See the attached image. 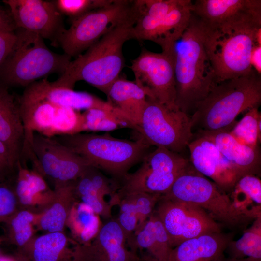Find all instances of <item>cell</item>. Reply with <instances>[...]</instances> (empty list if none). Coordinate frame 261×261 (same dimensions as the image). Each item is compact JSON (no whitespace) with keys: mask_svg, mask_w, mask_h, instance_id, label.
<instances>
[{"mask_svg":"<svg viewBox=\"0 0 261 261\" xmlns=\"http://www.w3.org/2000/svg\"><path fill=\"white\" fill-rule=\"evenodd\" d=\"M0 261H11L9 259H5V258H0Z\"/></svg>","mask_w":261,"mask_h":261,"instance_id":"cell-45","label":"cell"},{"mask_svg":"<svg viewBox=\"0 0 261 261\" xmlns=\"http://www.w3.org/2000/svg\"><path fill=\"white\" fill-rule=\"evenodd\" d=\"M235 209L251 220L261 217V181L255 175L240 178L230 191Z\"/></svg>","mask_w":261,"mask_h":261,"instance_id":"cell-26","label":"cell"},{"mask_svg":"<svg viewBox=\"0 0 261 261\" xmlns=\"http://www.w3.org/2000/svg\"><path fill=\"white\" fill-rule=\"evenodd\" d=\"M30 147L34 169L51 179L55 186L76 181L90 166L53 137L33 133Z\"/></svg>","mask_w":261,"mask_h":261,"instance_id":"cell-13","label":"cell"},{"mask_svg":"<svg viewBox=\"0 0 261 261\" xmlns=\"http://www.w3.org/2000/svg\"><path fill=\"white\" fill-rule=\"evenodd\" d=\"M67 223L80 245L89 243L97 235L102 225L99 216L81 202L74 203Z\"/></svg>","mask_w":261,"mask_h":261,"instance_id":"cell-28","label":"cell"},{"mask_svg":"<svg viewBox=\"0 0 261 261\" xmlns=\"http://www.w3.org/2000/svg\"><path fill=\"white\" fill-rule=\"evenodd\" d=\"M83 131H109L122 128L135 130V126L120 112L90 109L82 113Z\"/></svg>","mask_w":261,"mask_h":261,"instance_id":"cell-31","label":"cell"},{"mask_svg":"<svg viewBox=\"0 0 261 261\" xmlns=\"http://www.w3.org/2000/svg\"><path fill=\"white\" fill-rule=\"evenodd\" d=\"M113 0H52L62 15L76 19L85 14L108 5Z\"/></svg>","mask_w":261,"mask_h":261,"instance_id":"cell-34","label":"cell"},{"mask_svg":"<svg viewBox=\"0 0 261 261\" xmlns=\"http://www.w3.org/2000/svg\"><path fill=\"white\" fill-rule=\"evenodd\" d=\"M200 22L216 84L252 71L250 55L257 44L256 34L261 23L242 21L207 26Z\"/></svg>","mask_w":261,"mask_h":261,"instance_id":"cell-4","label":"cell"},{"mask_svg":"<svg viewBox=\"0 0 261 261\" xmlns=\"http://www.w3.org/2000/svg\"><path fill=\"white\" fill-rule=\"evenodd\" d=\"M229 261H259L255 260H254L249 258H246L236 259V260Z\"/></svg>","mask_w":261,"mask_h":261,"instance_id":"cell-44","label":"cell"},{"mask_svg":"<svg viewBox=\"0 0 261 261\" xmlns=\"http://www.w3.org/2000/svg\"><path fill=\"white\" fill-rule=\"evenodd\" d=\"M192 14L204 25L236 22L261 23V0H196Z\"/></svg>","mask_w":261,"mask_h":261,"instance_id":"cell-17","label":"cell"},{"mask_svg":"<svg viewBox=\"0 0 261 261\" xmlns=\"http://www.w3.org/2000/svg\"><path fill=\"white\" fill-rule=\"evenodd\" d=\"M261 119L258 107L250 109L229 132L239 143L257 147L259 142L258 124Z\"/></svg>","mask_w":261,"mask_h":261,"instance_id":"cell-33","label":"cell"},{"mask_svg":"<svg viewBox=\"0 0 261 261\" xmlns=\"http://www.w3.org/2000/svg\"><path fill=\"white\" fill-rule=\"evenodd\" d=\"M261 103V76L249 74L215 85L190 115L192 126L201 131L230 132L241 113Z\"/></svg>","mask_w":261,"mask_h":261,"instance_id":"cell-3","label":"cell"},{"mask_svg":"<svg viewBox=\"0 0 261 261\" xmlns=\"http://www.w3.org/2000/svg\"><path fill=\"white\" fill-rule=\"evenodd\" d=\"M142 162L138 170L123 180L117 191L119 201L134 193L164 195L180 175L193 167L190 161L180 154L161 147L147 153Z\"/></svg>","mask_w":261,"mask_h":261,"instance_id":"cell-10","label":"cell"},{"mask_svg":"<svg viewBox=\"0 0 261 261\" xmlns=\"http://www.w3.org/2000/svg\"><path fill=\"white\" fill-rule=\"evenodd\" d=\"M13 49L0 66V84L25 88L52 74L62 75L71 58L49 49L39 35L17 28Z\"/></svg>","mask_w":261,"mask_h":261,"instance_id":"cell-5","label":"cell"},{"mask_svg":"<svg viewBox=\"0 0 261 261\" xmlns=\"http://www.w3.org/2000/svg\"><path fill=\"white\" fill-rule=\"evenodd\" d=\"M12 172L0 159V178H8L14 175Z\"/></svg>","mask_w":261,"mask_h":261,"instance_id":"cell-43","label":"cell"},{"mask_svg":"<svg viewBox=\"0 0 261 261\" xmlns=\"http://www.w3.org/2000/svg\"><path fill=\"white\" fill-rule=\"evenodd\" d=\"M162 195L199 207L222 225L234 227L251 220L235 209L229 194L193 167L180 175Z\"/></svg>","mask_w":261,"mask_h":261,"instance_id":"cell-7","label":"cell"},{"mask_svg":"<svg viewBox=\"0 0 261 261\" xmlns=\"http://www.w3.org/2000/svg\"><path fill=\"white\" fill-rule=\"evenodd\" d=\"M15 191L18 201L25 206L32 205L38 196L51 192L39 172L29 170L20 162L16 171Z\"/></svg>","mask_w":261,"mask_h":261,"instance_id":"cell-29","label":"cell"},{"mask_svg":"<svg viewBox=\"0 0 261 261\" xmlns=\"http://www.w3.org/2000/svg\"><path fill=\"white\" fill-rule=\"evenodd\" d=\"M225 253L229 261L249 258L261 261V217L255 219L239 239L231 240Z\"/></svg>","mask_w":261,"mask_h":261,"instance_id":"cell-30","label":"cell"},{"mask_svg":"<svg viewBox=\"0 0 261 261\" xmlns=\"http://www.w3.org/2000/svg\"><path fill=\"white\" fill-rule=\"evenodd\" d=\"M140 261H143V260Z\"/></svg>","mask_w":261,"mask_h":261,"instance_id":"cell-46","label":"cell"},{"mask_svg":"<svg viewBox=\"0 0 261 261\" xmlns=\"http://www.w3.org/2000/svg\"><path fill=\"white\" fill-rule=\"evenodd\" d=\"M132 252L145 250L144 261H168L173 249L168 234L154 210L149 218L134 232L129 245Z\"/></svg>","mask_w":261,"mask_h":261,"instance_id":"cell-23","label":"cell"},{"mask_svg":"<svg viewBox=\"0 0 261 261\" xmlns=\"http://www.w3.org/2000/svg\"><path fill=\"white\" fill-rule=\"evenodd\" d=\"M34 218L32 213L22 210L10 219L14 240L19 246L25 245L31 238L33 232L32 223Z\"/></svg>","mask_w":261,"mask_h":261,"instance_id":"cell-38","label":"cell"},{"mask_svg":"<svg viewBox=\"0 0 261 261\" xmlns=\"http://www.w3.org/2000/svg\"><path fill=\"white\" fill-rule=\"evenodd\" d=\"M198 136L212 142L232 166L238 180L246 175H257L260 172L261 155L255 148L239 143L229 132L198 131Z\"/></svg>","mask_w":261,"mask_h":261,"instance_id":"cell-20","label":"cell"},{"mask_svg":"<svg viewBox=\"0 0 261 261\" xmlns=\"http://www.w3.org/2000/svg\"><path fill=\"white\" fill-rule=\"evenodd\" d=\"M86 171L75 181L76 197H78L81 202L89 206L99 216L105 219L110 218L112 206L96 191Z\"/></svg>","mask_w":261,"mask_h":261,"instance_id":"cell-32","label":"cell"},{"mask_svg":"<svg viewBox=\"0 0 261 261\" xmlns=\"http://www.w3.org/2000/svg\"><path fill=\"white\" fill-rule=\"evenodd\" d=\"M126 239L116 220L102 224L88 244L74 247L72 261H140L137 254L126 247Z\"/></svg>","mask_w":261,"mask_h":261,"instance_id":"cell-16","label":"cell"},{"mask_svg":"<svg viewBox=\"0 0 261 261\" xmlns=\"http://www.w3.org/2000/svg\"><path fill=\"white\" fill-rule=\"evenodd\" d=\"M172 53L176 83L175 104L189 115L196 105L216 85L215 74L204 43L203 28L192 14L181 36L173 44Z\"/></svg>","mask_w":261,"mask_h":261,"instance_id":"cell-1","label":"cell"},{"mask_svg":"<svg viewBox=\"0 0 261 261\" xmlns=\"http://www.w3.org/2000/svg\"><path fill=\"white\" fill-rule=\"evenodd\" d=\"M68 240L62 232H49L34 241L30 261H72L74 249L68 248Z\"/></svg>","mask_w":261,"mask_h":261,"instance_id":"cell-27","label":"cell"},{"mask_svg":"<svg viewBox=\"0 0 261 261\" xmlns=\"http://www.w3.org/2000/svg\"><path fill=\"white\" fill-rule=\"evenodd\" d=\"M154 211L168 234L172 248L191 238L221 232L222 225L190 203L161 195Z\"/></svg>","mask_w":261,"mask_h":261,"instance_id":"cell-11","label":"cell"},{"mask_svg":"<svg viewBox=\"0 0 261 261\" xmlns=\"http://www.w3.org/2000/svg\"><path fill=\"white\" fill-rule=\"evenodd\" d=\"M135 0H113L105 7L90 11L72 20L58 44L64 54L77 57L116 26L136 20Z\"/></svg>","mask_w":261,"mask_h":261,"instance_id":"cell-8","label":"cell"},{"mask_svg":"<svg viewBox=\"0 0 261 261\" xmlns=\"http://www.w3.org/2000/svg\"><path fill=\"white\" fill-rule=\"evenodd\" d=\"M192 129L190 115L146 96L136 130L150 146L164 147L180 154L193 140Z\"/></svg>","mask_w":261,"mask_h":261,"instance_id":"cell-9","label":"cell"},{"mask_svg":"<svg viewBox=\"0 0 261 261\" xmlns=\"http://www.w3.org/2000/svg\"><path fill=\"white\" fill-rule=\"evenodd\" d=\"M118 218L116 219L125 234L129 246L131 243L138 224V218L134 204L127 197L120 199Z\"/></svg>","mask_w":261,"mask_h":261,"instance_id":"cell-37","label":"cell"},{"mask_svg":"<svg viewBox=\"0 0 261 261\" xmlns=\"http://www.w3.org/2000/svg\"><path fill=\"white\" fill-rule=\"evenodd\" d=\"M190 163L200 174L211 179L226 192L238 180L231 163L209 140L198 136L188 145Z\"/></svg>","mask_w":261,"mask_h":261,"instance_id":"cell-18","label":"cell"},{"mask_svg":"<svg viewBox=\"0 0 261 261\" xmlns=\"http://www.w3.org/2000/svg\"><path fill=\"white\" fill-rule=\"evenodd\" d=\"M86 171L94 188L102 197L104 198L108 195L111 200L116 196L117 186L102 174L100 170L90 166Z\"/></svg>","mask_w":261,"mask_h":261,"instance_id":"cell-39","label":"cell"},{"mask_svg":"<svg viewBox=\"0 0 261 261\" xmlns=\"http://www.w3.org/2000/svg\"><path fill=\"white\" fill-rule=\"evenodd\" d=\"M16 28L35 33L57 46L66 29L62 15L52 1L4 0Z\"/></svg>","mask_w":261,"mask_h":261,"instance_id":"cell-14","label":"cell"},{"mask_svg":"<svg viewBox=\"0 0 261 261\" xmlns=\"http://www.w3.org/2000/svg\"><path fill=\"white\" fill-rule=\"evenodd\" d=\"M106 95L107 102L120 111L136 130L146 102L145 91L134 81L119 76L111 85Z\"/></svg>","mask_w":261,"mask_h":261,"instance_id":"cell-24","label":"cell"},{"mask_svg":"<svg viewBox=\"0 0 261 261\" xmlns=\"http://www.w3.org/2000/svg\"><path fill=\"white\" fill-rule=\"evenodd\" d=\"M192 10V0H180L176 6L161 18H153L137 14L133 27L134 39L153 42L161 47L162 51H167L188 26Z\"/></svg>","mask_w":261,"mask_h":261,"instance_id":"cell-15","label":"cell"},{"mask_svg":"<svg viewBox=\"0 0 261 261\" xmlns=\"http://www.w3.org/2000/svg\"><path fill=\"white\" fill-rule=\"evenodd\" d=\"M0 142L7 153L14 171L21 161L25 144V131L18 98L0 84Z\"/></svg>","mask_w":261,"mask_h":261,"instance_id":"cell-19","label":"cell"},{"mask_svg":"<svg viewBox=\"0 0 261 261\" xmlns=\"http://www.w3.org/2000/svg\"><path fill=\"white\" fill-rule=\"evenodd\" d=\"M53 137L84 158L90 166L122 180L130 168L142 160L150 146L141 136L133 141L108 134L81 132Z\"/></svg>","mask_w":261,"mask_h":261,"instance_id":"cell-6","label":"cell"},{"mask_svg":"<svg viewBox=\"0 0 261 261\" xmlns=\"http://www.w3.org/2000/svg\"><path fill=\"white\" fill-rule=\"evenodd\" d=\"M36 94L56 106L67 107L79 111L90 109H100L113 112H119L107 101L84 91L54 85L46 79L36 81L29 86Z\"/></svg>","mask_w":261,"mask_h":261,"instance_id":"cell-22","label":"cell"},{"mask_svg":"<svg viewBox=\"0 0 261 261\" xmlns=\"http://www.w3.org/2000/svg\"><path fill=\"white\" fill-rule=\"evenodd\" d=\"M250 63L252 68L261 74V45L256 44L251 51Z\"/></svg>","mask_w":261,"mask_h":261,"instance_id":"cell-42","label":"cell"},{"mask_svg":"<svg viewBox=\"0 0 261 261\" xmlns=\"http://www.w3.org/2000/svg\"><path fill=\"white\" fill-rule=\"evenodd\" d=\"M231 240L221 232L191 238L173 248L168 261H229L225 251Z\"/></svg>","mask_w":261,"mask_h":261,"instance_id":"cell-21","label":"cell"},{"mask_svg":"<svg viewBox=\"0 0 261 261\" xmlns=\"http://www.w3.org/2000/svg\"><path fill=\"white\" fill-rule=\"evenodd\" d=\"M14 177L0 178V221L10 219L16 214L18 201Z\"/></svg>","mask_w":261,"mask_h":261,"instance_id":"cell-35","label":"cell"},{"mask_svg":"<svg viewBox=\"0 0 261 261\" xmlns=\"http://www.w3.org/2000/svg\"><path fill=\"white\" fill-rule=\"evenodd\" d=\"M16 29L10 12L2 9L0 5V32H14Z\"/></svg>","mask_w":261,"mask_h":261,"instance_id":"cell-41","label":"cell"},{"mask_svg":"<svg viewBox=\"0 0 261 261\" xmlns=\"http://www.w3.org/2000/svg\"><path fill=\"white\" fill-rule=\"evenodd\" d=\"M16 39L15 31L0 32V66L12 51Z\"/></svg>","mask_w":261,"mask_h":261,"instance_id":"cell-40","label":"cell"},{"mask_svg":"<svg viewBox=\"0 0 261 261\" xmlns=\"http://www.w3.org/2000/svg\"><path fill=\"white\" fill-rule=\"evenodd\" d=\"M75 181L55 186L56 201L41 216L39 225L49 232H62L76 196Z\"/></svg>","mask_w":261,"mask_h":261,"instance_id":"cell-25","label":"cell"},{"mask_svg":"<svg viewBox=\"0 0 261 261\" xmlns=\"http://www.w3.org/2000/svg\"><path fill=\"white\" fill-rule=\"evenodd\" d=\"M161 196V195L158 194L139 192L128 194L123 197H127L135 206L138 218V224L136 230L149 218Z\"/></svg>","mask_w":261,"mask_h":261,"instance_id":"cell-36","label":"cell"},{"mask_svg":"<svg viewBox=\"0 0 261 261\" xmlns=\"http://www.w3.org/2000/svg\"><path fill=\"white\" fill-rule=\"evenodd\" d=\"M130 68L134 74V82L147 97L170 108H178L175 104L176 83L172 51L156 53L143 48L139 56L131 61Z\"/></svg>","mask_w":261,"mask_h":261,"instance_id":"cell-12","label":"cell"},{"mask_svg":"<svg viewBox=\"0 0 261 261\" xmlns=\"http://www.w3.org/2000/svg\"><path fill=\"white\" fill-rule=\"evenodd\" d=\"M135 22L127 21L108 32L85 53L71 60L64 72L52 83L73 89L76 82L84 81L106 95L124 67L123 47L127 41L134 39Z\"/></svg>","mask_w":261,"mask_h":261,"instance_id":"cell-2","label":"cell"}]
</instances>
